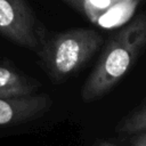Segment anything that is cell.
Segmentation results:
<instances>
[{
	"label": "cell",
	"instance_id": "cell-3",
	"mask_svg": "<svg viewBox=\"0 0 146 146\" xmlns=\"http://www.w3.org/2000/svg\"><path fill=\"white\" fill-rule=\"evenodd\" d=\"M0 34L22 47L38 51L46 30L26 0H0Z\"/></svg>",
	"mask_w": 146,
	"mask_h": 146
},
{
	"label": "cell",
	"instance_id": "cell-6",
	"mask_svg": "<svg viewBox=\"0 0 146 146\" xmlns=\"http://www.w3.org/2000/svg\"><path fill=\"white\" fill-rule=\"evenodd\" d=\"M146 130V99L125 115L115 127L116 132L135 135Z\"/></svg>",
	"mask_w": 146,
	"mask_h": 146
},
{
	"label": "cell",
	"instance_id": "cell-8",
	"mask_svg": "<svg viewBox=\"0 0 146 146\" xmlns=\"http://www.w3.org/2000/svg\"><path fill=\"white\" fill-rule=\"evenodd\" d=\"M131 146H146V130L135 133L131 139Z\"/></svg>",
	"mask_w": 146,
	"mask_h": 146
},
{
	"label": "cell",
	"instance_id": "cell-5",
	"mask_svg": "<svg viewBox=\"0 0 146 146\" xmlns=\"http://www.w3.org/2000/svg\"><path fill=\"white\" fill-rule=\"evenodd\" d=\"M40 83L10 67L0 66V98L32 95Z\"/></svg>",
	"mask_w": 146,
	"mask_h": 146
},
{
	"label": "cell",
	"instance_id": "cell-4",
	"mask_svg": "<svg viewBox=\"0 0 146 146\" xmlns=\"http://www.w3.org/2000/svg\"><path fill=\"white\" fill-rule=\"evenodd\" d=\"M51 104V98L44 94L0 98V127L33 120L44 114Z\"/></svg>",
	"mask_w": 146,
	"mask_h": 146
},
{
	"label": "cell",
	"instance_id": "cell-1",
	"mask_svg": "<svg viewBox=\"0 0 146 146\" xmlns=\"http://www.w3.org/2000/svg\"><path fill=\"white\" fill-rule=\"evenodd\" d=\"M146 49V13H140L104 41L99 57L81 88L83 103L108 94Z\"/></svg>",
	"mask_w": 146,
	"mask_h": 146
},
{
	"label": "cell",
	"instance_id": "cell-7",
	"mask_svg": "<svg viewBox=\"0 0 146 146\" xmlns=\"http://www.w3.org/2000/svg\"><path fill=\"white\" fill-rule=\"evenodd\" d=\"M65 3H67L70 7H72L74 10H76L81 15H87L88 9H87V3L88 0H63Z\"/></svg>",
	"mask_w": 146,
	"mask_h": 146
},
{
	"label": "cell",
	"instance_id": "cell-2",
	"mask_svg": "<svg viewBox=\"0 0 146 146\" xmlns=\"http://www.w3.org/2000/svg\"><path fill=\"white\" fill-rule=\"evenodd\" d=\"M104 41L95 29L75 27L50 36L46 33L36 52L52 83H62L76 74L100 50Z\"/></svg>",
	"mask_w": 146,
	"mask_h": 146
}]
</instances>
